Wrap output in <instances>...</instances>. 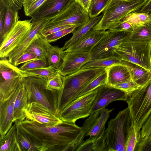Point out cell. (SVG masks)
<instances>
[{
	"label": "cell",
	"mask_w": 151,
	"mask_h": 151,
	"mask_svg": "<svg viewBox=\"0 0 151 151\" xmlns=\"http://www.w3.org/2000/svg\"><path fill=\"white\" fill-rule=\"evenodd\" d=\"M13 9L18 11L23 7L24 0H1Z\"/></svg>",
	"instance_id": "bcb514c9"
},
{
	"label": "cell",
	"mask_w": 151,
	"mask_h": 151,
	"mask_svg": "<svg viewBox=\"0 0 151 151\" xmlns=\"http://www.w3.org/2000/svg\"><path fill=\"white\" fill-rule=\"evenodd\" d=\"M127 107L108 122L102 136L93 140L94 151H126L127 140L133 123Z\"/></svg>",
	"instance_id": "7a4b0ae2"
},
{
	"label": "cell",
	"mask_w": 151,
	"mask_h": 151,
	"mask_svg": "<svg viewBox=\"0 0 151 151\" xmlns=\"http://www.w3.org/2000/svg\"><path fill=\"white\" fill-rule=\"evenodd\" d=\"M131 33L109 31L90 52L91 59L108 58L116 55L114 51L115 47L127 40Z\"/></svg>",
	"instance_id": "8fae6325"
},
{
	"label": "cell",
	"mask_w": 151,
	"mask_h": 151,
	"mask_svg": "<svg viewBox=\"0 0 151 151\" xmlns=\"http://www.w3.org/2000/svg\"><path fill=\"white\" fill-rule=\"evenodd\" d=\"M106 68L101 67L81 68L73 74L63 76L62 87L58 91V114L75 99L85 87Z\"/></svg>",
	"instance_id": "3957f363"
},
{
	"label": "cell",
	"mask_w": 151,
	"mask_h": 151,
	"mask_svg": "<svg viewBox=\"0 0 151 151\" xmlns=\"http://www.w3.org/2000/svg\"><path fill=\"white\" fill-rule=\"evenodd\" d=\"M98 93L97 88L84 96L78 98L58 114L63 122L75 123L78 120L87 118L91 110Z\"/></svg>",
	"instance_id": "9c48e42d"
},
{
	"label": "cell",
	"mask_w": 151,
	"mask_h": 151,
	"mask_svg": "<svg viewBox=\"0 0 151 151\" xmlns=\"http://www.w3.org/2000/svg\"><path fill=\"white\" fill-rule=\"evenodd\" d=\"M47 81L43 77L37 75H31L24 78L23 83L28 96V104L37 102L58 116V91L48 88Z\"/></svg>",
	"instance_id": "277c9868"
},
{
	"label": "cell",
	"mask_w": 151,
	"mask_h": 151,
	"mask_svg": "<svg viewBox=\"0 0 151 151\" xmlns=\"http://www.w3.org/2000/svg\"><path fill=\"white\" fill-rule=\"evenodd\" d=\"M122 60L121 57L117 55L108 58L93 59L84 65L81 68L93 67L107 68L114 65L121 63Z\"/></svg>",
	"instance_id": "f1b7e54d"
},
{
	"label": "cell",
	"mask_w": 151,
	"mask_h": 151,
	"mask_svg": "<svg viewBox=\"0 0 151 151\" xmlns=\"http://www.w3.org/2000/svg\"><path fill=\"white\" fill-rule=\"evenodd\" d=\"M23 83L6 100L0 102V138L4 137L12 126L14 102Z\"/></svg>",
	"instance_id": "e0dca14e"
},
{
	"label": "cell",
	"mask_w": 151,
	"mask_h": 151,
	"mask_svg": "<svg viewBox=\"0 0 151 151\" xmlns=\"http://www.w3.org/2000/svg\"><path fill=\"white\" fill-rule=\"evenodd\" d=\"M17 136L21 151H39L38 148L32 138L22 127L20 122L16 121Z\"/></svg>",
	"instance_id": "4316f807"
},
{
	"label": "cell",
	"mask_w": 151,
	"mask_h": 151,
	"mask_svg": "<svg viewBox=\"0 0 151 151\" xmlns=\"http://www.w3.org/2000/svg\"><path fill=\"white\" fill-rule=\"evenodd\" d=\"M122 63L128 70L131 80L141 86L145 84L151 77V72L138 65L122 60Z\"/></svg>",
	"instance_id": "7402d4cb"
},
{
	"label": "cell",
	"mask_w": 151,
	"mask_h": 151,
	"mask_svg": "<svg viewBox=\"0 0 151 151\" xmlns=\"http://www.w3.org/2000/svg\"><path fill=\"white\" fill-rule=\"evenodd\" d=\"M126 101L133 122L141 130L151 113V77L144 85L128 95Z\"/></svg>",
	"instance_id": "5b68a950"
},
{
	"label": "cell",
	"mask_w": 151,
	"mask_h": 151,
	"mask_svg": "<svg viewBox=\"0 0 151 151\" xmlns=\"http://www.w3.org/2000/svg\"><path fill=\"white\" fill-rule=\"evenodd\" d=\"M150 59H151V50H150Z\"/></svg>",
	"instance_id": "816d5d0a"
},
{
	"label": "cell",
	"mask_w": 151,
	"mask_h": 151,
	"mask_svg": "<svg viewBox=\"0 0 151 151\" xmlns=\"http://www.w3.org/2000/svg\"><path fill=\"white\" fill-rule=\"evenodd\" d=\"M29 119L49 125L57 124L63 122L58 116L46 107L36 102L28 104L25 110Z\"/></svg>",
	"instance_id": "2e32d148"
},
{
	"label": "cell",
	"mask_w": 151,
	"mask_h": 151,
	"mask_svg": "<svg viewBox=\"0 0 151 151\" xmlns=\"http://www.w3.org/2000/svg\"><path fill=\"white\" fill-rule=\"evenodd\" d=\"M50 20L46 19H32V27L28 35L19 45L8 55L7 58L10 63L15 66L18 59L25 52L29 45L40 34H42V30Z\"/></svg>",
	"instance_id": "4fadbf2b"
},
{
	"label": "cell",
	"mask_w": 151,
	"mask_h": 151,
	"mask_svg": "<svg viewBox=\"0 0 151 151\" xmlns=\"http://www.w3.org/2000/svg\"><path fill=\"white\" fill-rule=\"evenodd\" d=\"M0 151H21L15 123L4 137L0 138Z\"/></svg>",
	"instance_id": "d4e9b609"
},
{
	"label": "cell",
	"mask_w": 151,
	"mask_h": 151,
	"mask_svg": "<svg viewBox=\"0 0 151 151\" xmlns=\"http://www.w3.org/2000/svg\"><path fill=\"white\" fill-rule=\"evenodd\" d=\"M63 83V76L58 72L53 78L47 81V86L50 88L56 91L60 90Z\"/></svg>",
	"instance_id": "b9f144b4"
},
{
	"label": "cell",
	"mask_w": 151,
	"mask_h": 151,
	"mask_svg": "<svg viewBox=\"0 0 151 151\" xmlns=\"http://www.w3.org/2000/svg\"><path fill=\"white\" fill-rule=\"evenodd\" d=\"M109 32H125L131 33L133 27L128 22L119 21L109 27L107 29Z\"/></svg>",
	"instance_id": "f35d334b"
},
{
	"label": "cell",
	"mask_w": 151,
	"mask_h": 151,
	"mask_svg": "<svg viewBox=\"0 0 151 151\" xmlns=\"http://www.w3.org/2000/svg\"><path fill=\"white\" fill-rule=\"evenodd\" d=\"M103 16V14H102L98 17L90 18L86 23L76 29L72 32V37L65 42L61 48L62 50H65L85 36L100 21Z\"/></svg>",
	"instance_id": "44dd1931"
},
{
	"label": "cell",
	"mask_w": 151,
	"mask_h": 151,
	"mask_svg": "<svg viewBox=\"0 0 151 151\" xmlns=\"http://www.w3.org/2000/svg\"><path fill=\"white\" fill-rule=\"evenodd\" d=\"M148 0H111L103 12L101 20L93 29L105 31L127 14L140 9Z\"/></svg>",
	"instance_id": "8992f818"
},
{
	"label": "cell",
	"mask_w": 151,
	"mask_h": 151,
	"mask_svg": "<svg viewBox=\"0 0 151 151\" xmlns=\"http://www.w3.org/2000/svg\"><path fill=\"white\" fill-rule=\"evenodd\" d=\"M79 27L76 25L64 29L48 35L45 36L50 43L55 42L65 35L72 33L74 30Z\"/></svg>",
	"instance_id": "ab89813d"
},
{
	"label": "cell",
	"mask_w": 151,
	"mask_h": 151,
	"mask_svg": "<svg viewBox=\"0 0 151 151\" xmlns=\"http://www.w3.org/2000/svg\"><path fill=\"white\" fill-rule=\"evenodd\" d=\"M120 21L127 22L133 27L143 24L151 21L149 13L133 12L127 14Z\"/></svg>",
	"instance_id": "f546056e"
},
{
	"label": "cell",
	"mask_w": 151,
	"mask_h": 151,
	"mask_svg": "<svg viewBox=\"0 0 151 151\" xmlns=\"http://www.w3.org/2000/svg\"><path fill=\"white\" fill-rule=\"evenodd\" d=\"M19 19L18 11L7 6L4 24L3 40L19 21Z\"/></svg>",
	"instance_id": "4dcf8cb0"
},
{
	"label": "cell",
	"mask_w": 151,
	"mask_h": 151,
	"mask_svg": "<svg viewBox=\"0 0 151 151\" xmlns=\"http://www.w3.org/2000/svg\"><path fill=\"white\" fill-rule=\"evenodd\" d=\"M111 86L124 91L128 95L139 88L141 86L131 80L116 84Z\"/></svg>",
	"instance_id": "60d3db41"
},
{
	"label": "cell",
	"mask_w": 151,
	"mask_h": 151,
	"mask_svg": "<svg viewBox=\"0 0 151 151\" xmlns=\"http://www.w3.org/2000/svg\"><path fill=\"white\" fill-rule=\"evenodd\" d=\"M28 101L27 92L23 83L14 102L13 123L16 121L21 122L26 119L25 110Z\"/></svg>",
	"instance_id": "603a6c76"
},
{
	"label": "cell",
	"mask_w": 151,
	"mask_h": 151,
	"mask_svg": "<svg viewBox=\"0 0 151 151\" xmlns=\"http://www.w3.org/2000/svg\"><path fill=\"white\" fill-rule=\"evenodd\" d=\"M140 130L133 122L127 141L126 151L135 150L142 139Z\"/></svg>",
	"instance_id": "1f68e13d"
},
{
	"label": "cell",
	"mask_w": 151,
	"mask_h": 151,
	"mask_svg": "<svg viewBox=\"0 0 151 151\" xmlns=\"http://www.w3.org/2000/svg\"><path fill=\"white\" fill-rule=\"evenodd\" d=\"M111 0H91L88 13L90 18L97 17L104 11Z\"/></svg>",
	"instance_id": "e575fe53"
},
{
	"label": "cell",
	"mask_w": 151,
	"mask_h": 151,
	"mask_svg": "<svg viewBox=\"0 0 151 151\" xmlns=\"http://www.w3.org/2000/svg\"><path fill=\"white\" fill-rule=\"evenodd\" d=\"M151 40V21L142 25L133 27L127 40L144 42Z\"/></svg>",
	"instance_id": "83f0119b"
},
{
	"label": "cell",
	"mask_w": 151,
	"mask_h": 151,
	"mask_svg": "<svg viewBox=\"0 0 151 151\" xmlns=\"http://www.w3.org/2000/svg\"><path fill=\"white\" fill-rule=\"evenodd\" d=\"M7 5L0 0V44L3 41V27Z\"/></svg>",
	"instance_id": "7bdbcfd3"
},
{
	"label": "cell",
	"mask_w": 151,
	"mask_h": 151,
	"mask_svg": "<svg viewBox=\"0 0 151 151\" xmlns=\"http://www.w3.org/2000/svg\"><path fill=\"white\" fill-rule=\"evenodd\" d=\"M107 83L112 86L127 81H131L129 71L122 63L114 65L106 68Z\"/></svg>",
	"instance_id": "ffe728a7"
},
{
	"label": "cell",
	"mask_w": 151,
	"mask_h": 151,
	"mask_svg": "<svg viewBox=\"0 0 151 151\" xmlns=\"http://www.w3.org/2000/svg\"><path fill=\"white\" fill-rule=\"evenodd\" d=\"M90 19L88 13L74 0L51 19L43 30L67 25H76L79 27L88 22Z\"/></svg>",
	"instance_id": "30bf717a"
},
{
	"label": "cell",
	"mask_w": 151,
	"mask_h": 151,
	"mask_svg": "<svg viewBox=\"0 0 151 151\" xmlns=\"http://www.w3.org/2000/svg\"><path fill=\"white\" fill-rule=\"evenodd\" d=\"M91 0H74L79 4L88 13L89 6Z\"/></svg>",
	"instance_id": "681fc988"
},
{
	"label": "cell",
	"mask_w": 151,
	"mask_h": 151,
	"mask_svg": "<svg viewBox=\"0 0 151 151\" xmlns=\"http://www.w3.org/2000/svg\"><path fill=\"white\" fill-rule=\"evenodd\" d=\"M113 109L104 108L100 110L99 115L90 132V138L95 140L101 138L105 131L106 124Z\"/></svg>",
	"instance_id": "484cf974"
},
{
	"label": "cell",
	"mask_w": 151,
	"mask_h": 151,
	"mask_svg": "<svg viewBox=\"0 0 151 151\" xmlns=\"http://www.w3.org/2000/svg\"><path fill=\"white\" fill-rule=\"evenodd\" d=\"M25 71L43 77L47 80L53 78L58 73L57 69L51 66Z\"/></svg>",
	"instance_id": "8d00e7d4"
},
{
	"label": "cell",
	"mask_w": 151,
	"mask_h": 151,
	"mask_svg": "<svg viewBox=\"0 0 151 151\" xmlns=\"http://www.w3.org/2000/svg\"><path fill=\"white\" fill-rule=\"evenodd\" d=\"M91 59L90 53L76 51L65 53L61 65L57 69L63 76L73 74Z\"/></svg>",
	"instance_id": "5bb4252c"
},
{
	"label": "cell",
	"mask_w": 151,
	"mask_h": 151,
	"mask_svg": "<svg viewBox=\"0 0 151 151\" xmlns=\"http://www.w3.org/2000/svg\"><path fill=\"white\" fill-rule=\"evenodd\" d=\"M149 13L150 14V15H151V12H150V13Z\"/></svg>",
	"instance_id": "f5cc1de1"
},
{
	"label": "cell",
	"mask_w": 151,
	"mask_h": 151,
	"mask_svg": "<svg viewBox=\"0 0 151 151\" xmlns=\"http://www.w3.org/2000/svg\"><path fill=\"white\" fill-rule=\"evenodd\" d=\"M52 46L46 37L41 34L29 45L25 52L34 53L37 59H47Z\"/></svg>",
	"instance_id": "cb8c5ba5"
},
{
	"label": "cell",
	"mask_w": 151,
	"mask_h": 151,
	"mask_svg": "<svg viewBox=\"0 0 151 151\" xmlns=\"http://www.w3.org/2000/svg\"><path fill=\"white\" fill-rule=\"evenodd\" d=\"M37 59L36 55L32 52H25L17 61L15 66L28 61Z\"/></svg>",
	"instance_id": "f6af8a7d"
},
{
	"label": "cell",
	"mask_w": 151,
	"mask_h": 151,
	"mask_svg": "<svg viewBox=\"0 0 151 151\" xmlns=\"http://www.w3.org/2000/svg\"><path fill=\"white\" fill-rule=\"evenodd\" d=\"M0 101L6 100L23 83L24 77L36 75L21 70L10 63L7 58L0 61Z\"/></svg>",
	"instance_id": "ba28073f"
},
{
	"label": "cell",
	"mask_w": 151,
	"mask_h": 151,
	"mask_svg": "<svg viewBox=\"0 0 151 151\" xmlns=\"http://www.w3.org/2000/svg\"><path fill=\"white\" fill-rule=\"evenodd\" d=\"M109 31L95 30L93 29L73 45L63 51L65 53L76 51L90 53L99 41Z\"/></svg>",
	"instance_id": "d6986e66"
},
{
	"label": "cell",
	"mask_w": 151,
	"mask_h": 151,
	"mask_svg": "<svg viewBox=\"0 0 151 151\" xmlns=\"http://www.w3.org/2000/svg\"><path fill=\"white\" fill-rule=\"evenodd\" d=\"M74 0H46L32 16V19H51Z\"/></svg>",
	"instance_id": "ac0fdd59"
},
{
	"label": "cell",
	"mask_w": 151,
	"mask_h": 151,
	"mask_svg": "<svg viewBox=\"0 0 151 151\" xmlns=\"http://www.w3.org/2000/svg\"><path fill=\"white\" fill-rule=\"evenodd\" d=\"M65 53L57 46H52L47 60L49 66L57 69L63 63Z\"/></svg>",
	"instance_id": "d6a6232c"
},
{
	"label": "cell",
	"mask_w": 151,
	"mask_h": 151,
	"mask_svg": "<svg viewBox=\"0 0 151 151\" xmlns=\"http://www.w3.org/2000/svg\"><path fill=\"white\" fill-rule=\"evenodd\" d=\"M49 66L47 59H37L24 63L19 68L23 70L46 67Z\"/></svg>",
	"instance_id": "74e56055"
},
{
	"label": "cell",
	"mask_w": 151,
	"mask_h": 151,
	"mask_svg": "<svg viewBox=\"0 0 151 151\" xmlns=\"http://www.w3.org/2000/svg\"><path fill=\"white\" fill-rule=\"evenodd\" d=\"M32 20H19L7 34L0 43L1 58H7L28 35L32 27Z\"/></svg>",
	"instance_id": "7c38bea8"
},
{
	"label": "cell",
	"mask_w": 151,
	"mask_h": 151,
	"mask_svg": "<svg viewBox=\"0 0 151 151\" xmlns=\"http://www.w3.org/2000/svg\"><path fill=\"white\" fill-rule=\"evenodd\" d=\"M74 25H67L56 27L51 29L44 30H43L42 34L44 36H45L49 34L53 33L65 29L67 28Z\"/></svg>",
	"instance_id": "c3c4849f"
},
{
	"label": "cell",
	"mask_w": 151,
	"mask_h": 151,
	"mask_svg": "<svg viewBox=\"0 0 151 151\" xmlns=\"http://www.w3.org/2000/svg\"><path fill=\"white\" fill-rule=\"evenodd\" d=\"M19 122L39 151H73L74 142L82 131L75 123L49 125L27 118Z\"/></svg>",
	"instance_id": "6da1fadb"
},
{
	"label": "cell",
	"mask_w": 151,
	"mask_h": 151,
	"mask_svg": "<svg viewBox=\"0 0 151 151\" xmlns=\"http://www.w3.org/2000/svg\"><path fill=\"white\" fill-rule=\"evenodd\" d=\"M107 78V74L106 69L104 72L86 86L78 95L76 99L92 91L99 86L106 84Z\"/></svg>",
	"instance_id": "836d02e7"
},
{
	"label": "cell",
	"mask_w": 151,
	"mask_h": 151,
	"mask_svg": "<svg viewBox=\"0 0 151 151\" xmlns=\"http://www.w3.org/2000/svg\"><path fill=\"white\" fill-rule=\"evenodd\" d=\"M151 40L144 42L127 40L115 47V54L122 60L138 65L151 72Z\"/></svg>",
	"instance_id": "52a82bcc"
},
{
	"label": "cell",
	"mask_w": 151,
	"mask_h": 151,
	"mask_svg": "<svg viewBox=\"0 0 151 151\" xmlns=\"http://www.w3.org/2000/svg\"><path fill=\"white\" fill-rule=\"evenodd\" d=\"M142 138L151 137V113L140 130Z\"/></svg>",
	"instance_id": "ee69618b"
},
{
	"label": "cell",
	"mask_w": 151,
	"mask_h": 151,
	"mask_svg": "<svg viewBox=\"0 0 151 151\" xmlns=\"http://www.w3.org/2000/svg\"><path fill=\"white\" fill-rule=\"evenodd\" d=\"M139 12L150 13L151 12V0H148L145 4L141 8Z\"/></svg>",
	"instance_id": "f907efd6"
},
{
	"label": "cell",
	"mask_w": 151,
	"mask_h": 151,
	"mask_svg": "<svg viewBox=\"0 0 151 151\" xmlns=\"http://www.w3.org/2000/svg\"><path fill=\"white\" fill-rule=\"evenodd\" d=\"M139 148L142 151H151V137L142 138Z\"/></svg>",
	"instance_id": "7dc6e473"
},
{
	"label": "cell",
	"mask_w": 151,
	"mask_h": 151,
	"mask_svg": "<svg viewBox=\"0 0 151 151\" xmlns=\"http://www.w3.org/2000/svg\"><path fill=\"white\" fill-rule=\"evenodd\" d=\"M46 0H24L23 7L25 15L31 17Z\"/></svg>",
	"instance_id": "d590c367"
},
{
	"label": "cell",
	"mask_w": 151,
	"mask_h": 151,
	"mask_svg": "<svg viewBox=\"0 0 151 151\" xmlns=\"http://www.w3.org/2000/svg\"><path fill=\"white\" fill-rule=\"evenodd\" d=\"M98 93L91 113L101 110L114 101H126L127 94L124 91L106 84L97 88Z\"/></svg>",
	"instance_id": "9a60e30c"
}]
</instances>
